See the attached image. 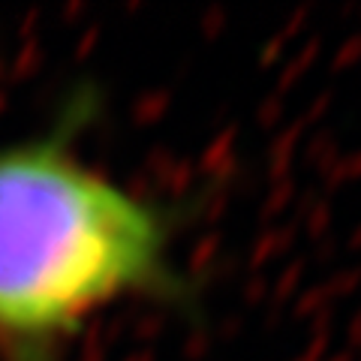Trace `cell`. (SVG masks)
Returning a JSON list of instances; mask_svg holds the SVG:
<instances>
[{
	"instance_id": "1",
	"label": "cell",
	"mask_w": 361,
	"mask_h": 361,
	"mask_svg": "<svg viewBox=\"0 0 361 361\" xmlns=\"http://www.w3.org/2000/svg\"><path fill=\"white\" fill-rule=\"evenodd\" d=\"M94 94L51 127L0 145V361H58L99 310L187 301L175 217L78 151Z\"/></svg>"
}]
</instances>
